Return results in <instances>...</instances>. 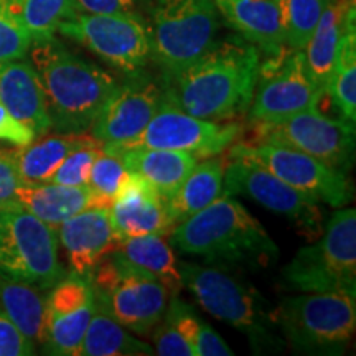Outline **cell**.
<instances>
[{"instance_id":"cell-29","label":"cell","mask_w":356,"mask_h":356,"mask_svg":"<svg viewBox=\"0 0 356 356\" xmlns=\"http://www.w3.org/2000/svg\"><path fill=\"white\" fill-rule=\"evenodd\" d=\"M118 249L134 266L159 279L172 296L180 293L184 287L180 267L177 264L172 246L163 241V236L147 234L121 239Z\"/></svg>"},{"instance_id":"cell-11","label":"cell","mask_w":356,"mask_h":356,"mask_svg":"<svg viewBox=\"0 0 356 356\" xmlns=\"http://www.w3.org/2000/svg\"><path fill=\"white\" fill-rule=\"evenodd\" d=\"M58 32L126 74L144 71L150 61L149 24L142 17L76 13Z\"/></svg>"},{"instance_id":"cell-17","label":"cell","mask_w":356,"mask_h":356,"mask_svg":"<svg viewBox=\"0 0 356 356\" xmlns=\"http://www.w3.org/2000/svg\"><path fill=\"white\" fill-rule=\"evenodd\" d=\"M162 99L163 89L149 74H127L96 115L91 136L102 145L127 144L144 131Z\"/></svg>"},{"instance_id":"cell-20","label":"cell","mask_w":356,"mask_h":356,"mask_svg":"<svg viewBox=\"0 0 356 356\" xmlns=\"http://www.w3.org/2000/svg\"><path fill=\"white\" fill-rule=\"evenodd\" d=\"M0 102L37 137L51 131L42 81L30 61H0Z\"/></svg>"},{"instance_id":"cell-21","label":"cell","mask_w":356,"mask_h":356,"mask_svg":"<svg viewBox=\"0 0 356 356\" xmlns=\"http://www.w3.org/2000/svg\"><path fill=\"white\" fill-rule=\"evenodd\" d=\"M215 7L231 29L267 56L284 50L282 24L277 0H213Z\"/></svg>"},{"instance_id":"cell-35","label":"cell","mask_w":356,"mask_h":356,"mask_svg":"<svg viewBox=\"0 0 356 356\" xmlns=\"http://www.w3.org/2000/svg\"><path fill=\"white\" fill-rule=\"evenodd\" d=\"M104 145L92 136H88L73 152L66 155L61 165L53 173V184L66 186H88L91 168L97 155L102 152Z\"/></svg>"},{"instance_id":"cell-31","label":"cell","mask_w":356,"mask_h":356,"mask_svg":"<svg viewBox=\"0 0 356 356\" xmlns=\"http://www.w3.org/2000/svg\"><path fill=\"white\" fill-rule=\"evenodd\" d=\"M325 96H330L341 119L355 124L356 121V35L353 25H345L328 79Z\"/></svg>"},{"instance_id":"cell-12","label":"cell","mask_w":356,"mask_h":356,"mask_svg":"<svg viewBox=\"0 0 356 356\" xmlns=\"http://www.w3.org/2000/svg\"><path fill=\"white\" fill-rule=\"evenodd\" d=\"M325 91L312 78L304 50H284L259 66L248 114L256 124H273L317 108Z\"/></svg>"},{"instance_id":"cell-18","label":"cell","mask_w":356,"mask_h":356,"mask_svg":"<svg viewBox=\"0 0 356 356\" xmlns=\"http://www.w3.org/2000/svg\"><path fill=\"white\" fill-rule=\"evenodd\" d=\"M56 236L71 273L79 275L92 274L119 243L108 207H91L78 213L58 226Z\"/></svg>"},{"instance_id":"cell-24","label":"cell","mask_w":356,"mask_h":356,"mask_svg":"<svg viewBox=\"0 0 356 356\" xmlns=\"http://www.w3.org/2000/svg\"><path fill=\"white\" fill-rule=\"evenodd\" d=\"M225 180V159L207 157L197 163L184 184L165 200L168 216L173 225L185 221L195 213L202 211L222 195Z\"/></svg>"},{"instance_id":"cell-28","label":"cell","mask_w":356,"mask_h":356,"mask_svg":"<svg viewBox=\"0 0 356 356\" xmlns=\"http://www.w3.org/2000/svg\"><path fill=\"white\" fill-rule=\"evenodd\" d=\"M79 355L83 356H147L155 355L152 346L132 337L126 327L96 302L95 314L84 333Z\"/></svg>"},{"instance_id":"cell-37","label":"cell","mask_w":356,"mask_h":356,"mask_svg":"<svg viewBox=\"0 0 356 356\" xmlns=\"http://www.w3.org/2000/svg\"><path fill=\"white\" fill-rule=\"evenodd\" d=\"M71 3L76 13H92V15L122 13V15L145 19V15H149L152 0H71Z\"/></svg>"},{"instance_id":"cell-4","label":"cell","mask_w":356,"mask_h":356,"mask_svg":"<svg viewBox=\"0 0 356 356\" xmlns=\"http://www.w3.org/2000/svg\"><path fill=\"white\" fill-rule=\"evenodd\" d=\"M181 282L203 310L248 337L254 353H279L286 341L274 332L273 314H267L254 289L216 269L195 262H180Z\"/></svg>"},{"instance_id":"cell-16","label":"cell","mask_w":356,"mask_h":356,"mask_svg":"<svg viewBox=\"0 0 356 356\" xmlns=\"http://www.w3.org/2000/svg\"><path fill=\"white\" fill-rule=\"evenodd\" d=\"M96 309L91 274L71 273L58 280L47 297L43 353L78 356Z\"/></svg>"},{"instance_id":"cell-10","label":"cell","mask_w":356,"mask_h":356,"mask_svg":"<svg viewBox=\"0 0 356 356\" xmlns=\"http://www.w3.org/2000/svg\"><path fill=\"white\" fill-rule=\"evenodd\" d=\"M222 195H246L261 207L287 218L309 241L323 233V213L317 200L287 185L244 155L229 154L225 159Z\"/></svg>"},{"instance_id":"cell-2","label":"cell","mask_w":356,"mask_h":356,"mask_svg":"<svg viewBox=\"0 0 356 356\" xmlns=\"http://www.w3.org/2000/svg\"><path fill=\"white\" fill-rule=\"evenodd\" d=\"M30 63L42 81L51 129L86 134L118 86L109 71L71 51L55 37L33 42Z\"/></svg>"},{"instance_id":"cell-8","label":"cell","mask_w":356,"mask_h":356,"mask_svg":"<svg viewBox=\"0 0 356 356\" xmlns=\"http://www.w3.org/2000/svg\"><path fill=\"white\" fill-rule=\"evenodd\" d=\"M96 302L137 335H149L162 320L170 292L145 270L134 266L118 248L91 274Z\"/></svg>"},{"instance_id":"cell-39","label":"cell","mask_w":356,"mask_h":356,"mask_svg":"<svg viewBox=\"0 0 356 356\" xmlns=\"http://www.w3.org/2000/svg\"><path fill=\"white\" fill-rule=\"evenodd\" d=\"M37 346L13 325L0 309V356H30Z\"/></svg>"},{"instance_id":"cell-30","label":"cell","mask_w":356,"mask_h":356,"mask_svg":"<svg viewBox=\"0 0 356 356\" xmlns=\"http://www.w3.org/2000/svg\"><path fill=\"white\" fill-rule=\"evenodd\" d=\"M202 320L193 309L180 299L172 296L165 314L154 328V351L162 356H197L195 338Z\"/></svg>"},{"instance_id":"cell-34","label":"cell","mask_w":356,"mask_h":356,"mask_svg":"<svg viewBox=\"0 0 356 356\" xmlns=\"http://www.w3.org/2000/svg\"><path fill=\"white\" fill-rule=\"evenodd\" d=\"M131 177L119 155L102 149L97 155L89 175L88 188L95 198V207H111L114 198Z\"/></svg>"},{"instance_id":"cell-13","label":"cell","mask_w":356,"mask_h":356,"mask_svg":"<svg viewBox=\"0 0 356 356\" xmlns=\"http://www.w3.org/2000/svg\"><path fill=\"white\" fill-rule=\"evenodd\" d=\"M229 154L244 155L256 160L287 185L305 193L307 197L341 208L351 200V186L345 172L325 165L312 155L292 147L259 140L256 144L231 147Z\"/></svg>"},{"instance_id":"cell-5","label":"cell","mask_w":356,"mask_h":356,"mask_svg":"<svg viewBox=\"0 0 356 356\" xmlns=\"http://www.w3.org/2000/svg\"><path fill=\"white\" fill-rule=\"evenodd\" d=\"M273 318L284 340L299 353L343 355L356 328L355 293L330 291L286 297Z\"/></svg>"},{"instance_id":"cell-15","label":"cell","mask_w":356,"mask_h":356,"mask_svg":"<svg viewBox=\"0 0 356 356\" xmlns=\"http://www.w3.org/2000/svg\"><path fill=\"white\" fill-rule=\"evenodd\" d=\"M239 134L236 124H220L218 121L197 118L178 108L163 95L159 109L149 124L136 139L114 147H145V149L180 150L207 159L221 154L233 144Z\"/></svg>"},{"instance_id":"cell-6","label":"cell","mask_w":356,"mask_h":356,"mask_svg":"<svg viewBox=\"0 0 356 356\" xmlns=\"http://www.w3.org/2000/svg\"><path fill=\"white\" fill-rule=\"evenodd\" d=\"M149 19L150 60L165 79L210 50L220 29L213 0H152Z\"/></svg>"},{"instance_id":"cell-41","label":"cell","mask_w":356,"mask_h":356,"mask_svg":"<svg viewBox=\"0 0 356 356\" xmlns=\"http://www.w3.org/2000/svg\"><path fill=\"white\" fill-rule=\"evenodd\" d=\"M197 356H233L231 346L222 340L220 333L207 322H200L197 338H195Z\"/></svg>"},{"instance_id":"cell-1","label":"cell","mask_w":356,"mask_h":356,"mask_svg":"<svg viewBox=\"0 0 356 356\" xmlns=\"http://www.w3.org/2000/svg\"><path fill=\"white\" fill-rule=\"evenodd\" d=\"M261 55L241 37L215 42L198 60L167 78L163 95L178 108L208 121H231L248 113Z\"/></svg>"},{"instance_id":"cell-33","label":"cell","mask_w":356,"mask_h":356,"mask_svg":"<svg viewBox=\"0 0 356 356\" xmlns=\"http://www.w3.org/2000/svg\"><path fill=\"white\" fill-rule=\"evenodd\" d=\"M330 0H277L287 50H304Z\"/></svg>"},{"instance_id":"cell-27","label":"cell","mask_w":356,"mask_h":356,"mask_svg":"<svg viewBox=\"0 0 356 356\" xmlns=\"http://www.w3.org/2000/svg\"><path fill=\"white\" fill-rule=\"evenodd\" d=\"M86 137V134L58 132L55 136H42L40 140H33L32 144L13 150L22 180L25 184L50 181L66 155L73 152Z\"/></svg>"},{"instance_id":"cell-3","label":"cell","mask_w":356,"mask_h":356,"mask_svg":"<svg viewBox=\"0 0 356 356\" xmlns=\"http://www.w3.org/2000/svg\"><path fill=\"white\" fill-rule=\"evenodd\" d=\"M170 244L208 264L267 267L277 261L279 248L264 226L231 195H222L202 211L178 222Z\"/></svg>"},{"instance_id":"cell-9","label":"cell","mask_w":356,"mask_h":356,"mask_svg":"<svg viewBox=\"0 0 356 356\" xmlns=\"http://www.w3.org/2000/svg\"><path fill=\"white\" fill-rule=\"evenodd\" d=\"M0 275L50 291L66 275L56 229L20 208L0 210Z\"/></svg>"},{"instance_id":"cell-19","label":"cell","mask_w":356,"mask_h":356,"mask_svg":"<svg viewBox=\"0 0 356 356\" xmlns=\"http://www.w3.org/2000/svg\"><path fill=\"white\" fill-rule=\"evenodd\" d=\"M109 216L119 241L147 234L165 236L175 228L165 198L134 173L111 203Z\"/></svg>"},{"instance_id":"cell-32","label":"cell","mask_w":356,"mask_h":356,"mask_svg":"<svg viewBox=\"0 0 356 356\" xmlns=\"http://www.w3.org/2000/svg\"><path fill=\"white\" fill-rule=\"evenodd\" d=\"M33 42L55 37L61 22L76 15L71 0H12Z\"/></svg>"},{"instance_id":"cell-38","label":"cell","mask_w":356,"mask_h":356,"mask_svg":"<svg viewBox=\"0 0 356 356\" xmlns=\"http://www.w3.org/2000/svg\"><path fill=\"white\" fill-rule=\"evenodd\" d=\"M22 180L13 150L0 149V210H10L15 207V195Z\"/></svg>"},{"instance_id":"cell-14","label":"cell","mask_w":356,"mask_h":356,"mask_svg":"<svg viewBox=\"0 0 356 356\" xmlns=\"http://www.w3.org/2000/svg\"><path fill=\"white\" fill-rule=\"evenodd\" d=\"M259 140L287 145L312 155L325 165L348 172L355 157V124L333 119L317 108L273 124H256Z\"/></svg>"},{"instance_id":"cell-40","label":"cell","mask_w":356,"mask_h":356,"mask_svg":"<svg viewBox=\"0 0 356 356\" xmlns=\"http://www.w3.org/2000/svg\"><path fill=\"white\" fill-rule=\"evenodd\" d=\"M37 139L29 127L17 121L0 102V140L8 142L15 147H25Z\"/></svg>"},{"instance_id":"cell-7","label":"cell","mask_w":356,"mask_h":356,"mask_svg":"<svg viewBox=\"0 0 356 356\" xmlns=\"http://www.w3.org/2000/svg\"><path fill=\"white\" fill-rule=\"evenodd\" d=\"M287 287L299 292H356V211L333 213L323 233L284 267Z\"/></svg>"},{"instance_id":"cell-23","label":"cell","mask_w":356,"mask_h":356,"mask_svg":"<svg viewBox=\"0 0 356 356\" xmlns=\"http://www.w3.org/2000/svg\"><path fill=\"white\" fill-rule=\"evenodd\" d=\"M15 207L37 216L53 229L88 208L95 198L88 186H66L60 184H22L15 195Z\"/></svg>"},{"instance_id":"cell-36","label":"cell","mask_w":356,"mask_h":356,"mask_svg":"<svg viewBox=\"0 0 356 356\" xmlns=\"http://www.w3.org/2000/svg\"><path fill=\"white\" fill-rule=\"evenodd\" d=\"M32 38L22 24L12 0H0V61L20 60L29 55Z\"/></svg>"},{"instance_id":"cell-22","label":"cell","mask_w":356,"mask_h":356,"mask_svg":"<svg viewBox=\"0 0 356 356\" xmlns=\"http://www.w3.org/2000/svg\"><path fill=\"white\" fill-rule=\"evenodd\" d=\"M104 150L119 155L129 172L145 180L165 200L184 184L198 163L195 155L180 150L114 145H104Z\"/></svg>"},{"instance_id":"cell-25","label":"cell","mask_w":356,"mask_h":356,"mask_svg":"<svg viewBox=\"0 0 356 356\" xmlns=\"http://www.w3.org/2000/svg\"><path fill=\"white\" fill-rule=\"evenodd\" d=\"M0 309L35 346L43 345L47 297L42 289L0 275Z\"/></svg>"},{"instance_id":"cell-26","label":"cell","mask_w":356,"mask_h":356,"mask_svg":"<svg viewBox=\"0 0 356 356\" xmlns=\"http://www.w3.org/2000/svg\"><path fill=\"white\" fill-rule=\"evenodd\" d=\"M345 10L348 8L340 0H330L304 48L307 68L323 91H327L328 79L335 65L338 44L343 33Z\"/></svg>"}]
</instances>
